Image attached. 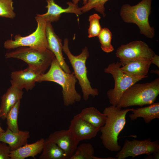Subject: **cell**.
<instances>
[{"instance_id": "obj_4", "label": "cell", "mask_w": 159, "mask_h": 159, "mask_svg": "<svg viewBox=\"0 0 159 159\" xmlns=\"http://www.w3.org/2000/svg\"><path fill=\"white\" fill-rule=\"evenodd\" d=\"M152 0H142L137 4L131 6L123 4L121 7L120 15L123 21L135 24L140 33L149 38L155 35V29L149 24V17L151 11Z\"/></svg>"}, {"instance_id": "obj_2", "label": "cell", "mask_w": 159, "mask_h": 159, "mask_svg": "<svg viewBox=\"0 0 159 159\" xmlns=\"http://www.w3.org/2000/svg\"><path fill=\"white\" fill-rule=\"evenodd\" d=\"M49 71L45 73L41 74L37 82L50 81L59 85L62 88V94L64 105L69 106L76 102H79L82 97L75 88L77 80L74 72L67 73L60 66L55 57L51 64Z\"/></svg>"}, {"instance_id": "obj_16", "label": "cell", "mask_w": 159, "mask_h": 159, "mask_svg": "<svg viewBox=\"0 0 159 159\" xmlns=\"http://www.w3.org/2000/svg\"><path fill=\"white\" fill-rule=\"evenodd\" d=\"M22 90L11 85L2 96L0 106V118L6 119V115L16 103L22 98Z\"/></svg>"}, {"instance_id": "obj_12", "label": "cell", "mask_w": 159, "mask_h": 159, "mask_svg": "<svg viewBox=\"0 0 159 159\" xmlns=\"http://www.w3.org/2000/svg\"><path fill=\"white\" fill-rule=\"evenodd\" d=\"M48 138L56 143L63 150L67 159H70L80 142L69 130L54 131L50 134Z\"/></svg>"}, {"instance_id": "obj_32", "label": "cell", "mask_w": 159, "mask_h": 159, "mask_svg": "<svg viewBox=\"0 0 159 159\" xmlns=\"http://www.w3.org/2000/svg\"><path fill=\"white\" fill-rule=\"evenodd\" d=\"M150 72L151 73H155L156 74H157L158 75H159V70L158 69H156V70H152L150 71Z\"/></svg>"}, {"instance_id": "obj_9", "label": "cell", "mask_w": 159, "mask_h": 159, "mask_svg": "<svg viewBox=\"0 0 159 159\" xmlns=\"http://www.w3.org/2000/svg\"><path fill=\"white\" fill-rule=\"evenodd\" d=\"M155 54L154 52L145 43L139 40L120 46L115 53L122 66L139 59H151Z\"/></svg>"}, {"instance_id": "obj_27", "label": "cell", "mask_w": 159, "mask_h": 159, "mask_svg": "<svg viewBox=\"0 0 159 159\" xmlns=\"http://www.w3.org/2000/svg\"><path fill=\"white\" fill-rule=\"evenodd\" d=\"M100 16L97 14L90 15L89 19L90 26L88 30V37H97L102 28L100 23Z\"/></svg>"}, {"instance_id": "obj_1", "label": "cell", "mask_w": 159, "mask_h": 159, "mask_svg": "<svg viewBox=\"0 0 159 159\" xmlns=\"http://www.w3.org/2000/svg\"><path fill=\"white\" fill-rule=\"evenodd\" d=\"M133 108L122 109L117 106L112 105L105 108L103 113L106 116L105 124L100 128V139L104 146L111 152L119 151L118 137L126 123V115Z\"/></svg>"}, {"instance_id": "obj_15", "label": "cell", "mask_w": 159, "mask_h": 159, "mask_svg": "<svg viewBox=\"0 0 159 159\" xmlns=\"http://www.w3.org/2000/svg\"><path fill=\"white\" fill-rule=\"evenodd\" d=\"M80 0H72V2H68V7L63 8L56 4L54 0H47V12L44 14L38 15L47 22L56 21L59 19L61 15L63 13H73L77 15H80L82 13L78 4Z\"/></svg>"}, {"instance_id": "obj_21", "label": "cell", "mask_w": 159, "mask_h": 159, "mask_svg": "<svg viewBox=\"0 0 159 159\" xmlns=\"http://www.w3.org/2000/svg\"><path fill=\"white\" fill-rule=\"evenodd\" d=\"M78 114L84 120L98 128L105 124L106 119L104 114L93 107L84 108Z\"/></svg>"}, {"instance_id": "obj_13", "label": "cell", "mask_w": 159, "mask_h": 159, "mask_svg": "<svg viewBox=\"0 0 159 159\" xmlns=\"http://www.w3.org/2000/svg\"><path fill=\"white\" fill-rule=\"evenodd\" d=\"M45 31L48 49L54 54L62 69L67 73H72L63 57L62 40L54 32L51 22H47Z\"/></svg>"}, {"instance_id": "obj_34", "label": "cell", "mask_w": 159, "mask_h": 159, "mask_svg": "<svg viewBox=\"0 0 159 159\" xmlns=\"http://www.w3.org/2000/svg\"><path fill=\"white\" fill-rule=\"evenodd\" d=\"M83 1V4L85 5L87 3V0H82Z\"/></svg>"}, {"instance_id": "obj_31", "label": "cell", "mask_w": 159, "mask_h": 159, "mask_svg": "<svg viewBox=\"0 0 159 159\" xmlns=\"http://www.w3.org/2000/svg\"><path fill=\"white\" fill-rule=\"evenodd\" d=\"M153 156L152 159H159V151L154 153L153 154Z\"/></svg>"}, {"instance_id": "obj_7", "label": "cell", "mask_w": 159, "mask_h": 159, "mask_svg": "<svg viewBox=\"0 0 159 159\" xmlns=\"http://www.w3.org/2000/svg\"><path fill=\"white\" fill-rule=\"evenodd\" d=\"M35 19L37 26L35 31L25 37L16 34L14 40L8 39L4 44V47L7 49H12L22 47L32 48L40 51L48 49V44L46 34L47 22L38 14Z\"/></svg>"}, {"instance_id": "obj_26", "label": "cell", "mask_w": 159, "mask_h": 159, "mask_svg": "<svg viewBox=\"0 0 159 159\" xmlns=\"http://www.w3.org/2000/svg\"><path fill=\"white\" fill-rule=\"evenodd\" d=\"M109 0H87L86 3L80 8L82 13L87 12L94 8L102 14L103 17L106 16L104 4Z\"/></svg>"}, {"instance_id": "obj_33", "label": "cell", "mask_w": 159, "mask_h": 159, "mask_svg": "<svg viewBox=\"0 0 159 159\" xmlns=\"http://www.w3.org/2000/svg\"><path fill=\"white\" fill-rule=\"evenodd\" d=\"M5 131V130L2 128L0 125V136Z\"/></svg>"}, {"instance_id": "obj_28", "label": "cell", "mask_w": 159, "mask_h": 159, "mask_svg": "<svg viewBox=\"0 0 159 159\" xmlns=\"http://www.w3.org/2000/svg\"><path fill=\"white\" fill-rule=\"evenodd\" d=\"M13 0H0V16L13 19L16 16L14 11Z\"/></svg>"}, {"instance_id": "obj_14", "label": "cell", "mask_w": 159, "mask_h": 159, "mask_svg": "<svg viewBox=\"0 0 159 159\" xmlns=\"http://www.w3.org/2000/svg\"><path fill=\"white\" fill-rule=\"evenodd\" d=\"M41 74L29 66L24 70L14 71L11 74V85L28 91L34 87L37 79Z\"/></svg>"}, {"instance_id": "obj_20", "label": "cell", "mask_w": 159, "mask_h": 159, "mask_svg": "<svg viewBox=\"0 0 159 159\" xmlns=\"http://www.w3.org/2000/svg\"><path fill=\"white\" fill-rule=\"evenodd\" d=\"M132 113L129 115L131 120H135L138 118H143L146 123H148L155 119H159V103H154L148 106L133 109Z\"/></svg>"}, {"instance_id": "obj_8", "label": "cell", "mask_w": 159, "mask_h": 159, "mask_svg": "<svg viewBox=\"0 0 159 159\" xmlns=\"http://www.w3.org/2000/svg\"><path fill=\"white\" fill-rule=\"evenodd\" d=\"M121 65L119 62L109 64L104 70L105 73L111 74L114 79V88L109 90L107 95L110 103L117 106L124 92L130 87L148 76L134 77L124 73L120 69Z\"/></svg>"}, {"instance_id": "obj_5", "label": "cell", "mask_w": 159, "mask_h": 159, "mask_svg": "<svg viewBox=\"0 0 159 159\" xmlns=\"http://www.w3.org/2000/svg\"><path fill=\"white\" fill-rule=\"evenodd\" d=\"M62 50L67 57L73 69L74 75L79 81L83 93V100L87 101L90 95L93 97L98 95L99 92L98 89L92 87L87 76L86 62L89 56L87 48L85 47L83 49L81 53L79 55H74L69 49L68 39H65Z\"/></svg>"}, {"instance_id": "obj_22", "label": "cell", "mask_w": 159, "mask_h": 159, "mask_svg": "<svg viewBox=\"0 0 159 159\" xmlns=\"http://www.w3.org/2000/svg\"><path fill=\"white\" fill-rule=\"evenodd\" d=\"M39 159H67L63 150L54 142L45 140Z\"/></svg>"}, {"instance_id": "obj_30", "label": "cell", "mask_w": 159, "mask_h": 159, "mask_svg": "<svg viewBox=\"0 0 159 159\" xmlns=\"http://www.w3.org/2000/svg\"><path fill=\"white\" fill-rule=\"evenodd\" d=\"M151 63L159 67V56L155 54L151 59Z\"/></svg>"}, {"instance_id": "obj_17", "label": "cell", "mask_w": 159, "mask_h": 159, "mask_svg": "<svg viewBox=\"0 0 159 159\" xmlns=\"http://www.w3.org/2000/svg\"><path fill=\"white\" fill-rule=\"evenodd\" d=\"M29 137L28 131L19 130L15 132L7 128L0 135V142L6 143L10 146L11 150H13L27 144Z\"/></svg>"}, {"instance_id": "obj_3", "label": "cell", "mask_w": 159, "mask_h": 159, "mask_svg": "<svg viewBox=\"0 0 159 159\" xmlns=\"http://www.w3.org/2000/svg\"><path fill=\"white\" fill-rule=\"evenodd\" d=\"M159 94V78L145 83L133 85L123 93L117 105L121 108L150 105Z\"/></svg>"}, {"instance_id": "obj_10", "label": "cell", "mask_w": 159, "mask_h": 159, "mask_svg": "<svg viewBox=\"0 0 159 159\" xmlns=\"http://www.w3.org/2000/svg\"><path fill=\"white\" fill-rule=\"evenodd\" d=\"M159 151V141H152L150 138L139 140L126 139L123 145L115 155L117 159H124L128 157L132 158L143 154L150 155Z\"/></svg>"}, {"instance_id": "obj_11", "label": "cell", "mask_w": 159, "mask_h": 159, "mask_svg": "<svg viewBox=\"0 0 159 159\" xmlns=\"http://www.w3.org/2000/svg\"><path fill=\"white\" fill-rule=\"evenodd\" d=\"M100 128H97L82 118L78 114L70 121L69 130L79 142L96 136Z\"/></svg>"}, {"instance_id": "obj_24", "label": "cell", "mask_w": 159, "mask_h": 159, "mask_svg": "<svg viewBox=\"0 0 159 159\" xmlns=\"http://www.w3.org/2000/svg\"><path fill=\"white\" fill-rule=\"evenodd\" d=\"M21 104L20 100L18 101L8 112L6 119L7 128L11 131L17 132L19 129L18 119Z\"/></svg>"}, {"instance_id": "obj_29", "label": "cell", "mask_w": 159, "mask_h": 159, "mask_svg": "<svg viewBox=\"0 0 159 159\" xmlns=\"http://www.w3.org/2000/svg\"><path fill=\"white\" fill-rule=\"evenodd\" d=\"M11 151L10 148L7 144L0 142V159H10L9 154Z\"/></svg>"}, {"instance_id": "obj_18", "label": "cell", "mask_w": 159, "mask_h": 159, "mask_svg": "<svg viewBox=\"0 0 159 159\" xmlns=\"http://www.w3.org/2000/svg\"><path fill=\"white\" fill-rule=\"evenodd\" d=\"M45 140L41 138L35 142L27 144L18 149L11 150L10 159H24L28 157L35 159V156L42 151Z\"/></svg>"}, {"instance_id": "obj_23", "label": "cell", "mask_w": 159, "mask_h": 159, "mask_svg": "<svg viewBox=\"0 0 159 159\" xmlns=\"http://www.w3.org/2000/svg\"><path fill=\"white\" fill-rule=\"evenodd\" d=\"M94 149L89 143H83L77 146L74 154L70 159H103L95 156Z\"/></svg>"}, {"instance_id": "obj_25", "label": "cell", "mask_w": 159, "mask_h": 159, "mask_svg": "<svg viewBox=\"0 0 159 159\" xmlns=\"http://www.w3.org/2000/svg\"><path fill=\"white\" fill-rule=\"evenodd\" d=\"M112 34L107 28H102L98 35V38L102 50L106 53H110L113 51L114 48L111 44Z\"/></svg>"}, {"instance_id": "obj_6", "label": "cell", "mask_w": 159, "mask_h": 159, "mask_svg": "<svg viewBox=\"0 0 159 159\" xmlns=\"http://www.w3.org/2000/svg\"><path fill=\"white\" fill-rule=\"evenodd\" d=\"M6 58H15L21 59L27 63L28 66L40 74L44 73L55 57L48 49L40 51L32 48L22 47L14 51L6 53Z\"/></svg>"}, {"instance_id": "obj_19", "label": "cell", "mask_w": 159, "mask_h": 159, "mask_svg": "<svg viewBox=\"0 0 159 159\" xmlns=\"http://www.w3.org/2000/svg\"><path fill=\"white\" fill-rule=\"evenodd\" d=\"M151 64V59H140L130 62L120 67L125 74L139 77L147 75Z\"/></svg>"}]
</instances>
